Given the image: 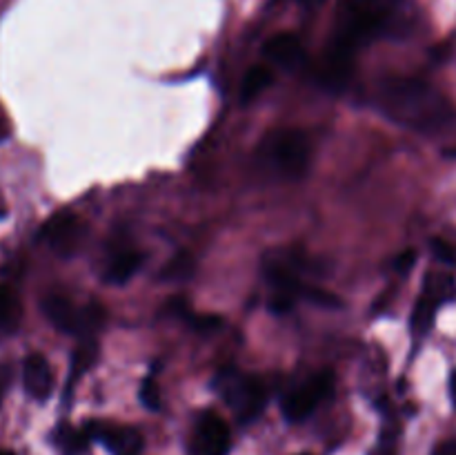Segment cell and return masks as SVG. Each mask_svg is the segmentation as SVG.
<instances>
[{"label": "cell", "mask_w": 456, "mask_h": 455, "mask_svg": "<svg viewBox=\"0 0 456 455\" xmlns=\"http://www.w3.org/2000/svg\"><path fill=\"white\" fill-rule=\"evenodd\" d=\"M89 437L102 442L114 455H141L142 435L132 426H111V424H92Z\"/></svg>", "instance_id": "9"}, {"label": "cell", "mask_w": 456, "mask_h": 455, "mask_svg": "<svg viewBox=\"0 0 456 455\" xmlns=\"http://www.w3.org/2000/svg\"><path fill=\"white\" fill-rule=\"evenodd\" d=\"M141 401L147 406L150 410H159L160 409V393L159 386H156L151 379H145L141 388Z\"/></svg>", "instance_id": "18"}, {"label": "cell", "mask_w": 456, "mask_h": 455, "mask_svg": "<svg viewBox=\"0 0 456 455\" xmlns=\"http://www.w3.org/2000/svg\"><path fill=\"white\" fill-rule=\"evenodd\" d=\"M196 444L203 455H227L232 449V435L225 419L214 410H205L196 422Z\"/></svg>", "instance_id": "8"}, {"label": "cell", "mask_w": 456, "mask_h": 455, "mask_svg": "<svg viewBox=\"0 0 456 455\" xmlns=\"http://www.w3.org/2000/svg\"><path fill=\"white\" fill-rule=\"evenodd\" d=\"M22 386L25 393L36 401H45L52 395L53 373L49 361L40 352H31L22 364Z\"/></svg>", "instance_id": "10"}, {"label": "cell", "mask_w": 456, "mask_h": 455, "mask_svg": "<svg viewBox=\"0 0 456 455\" xmlns=\"http://www.w3.org/2000/svg\"><path fill=\"white\" fill-rule=\"evenodd\" d=\"M43 312L49 324L65 335H83L92 337L94 333L105 324V310L101 303L92 302L87 306L78 308L62 294H49L43 302Z\"/></svg>", "instance_id": "4"}, {"label": "cell", "mask_w": 456, "mask_h": 455, "mask_svg": "<svg viewBox=\"0 0 456 455\" xmlns=\"http://www.w3.org/2000/svg\"><path fill=\"white\" fill-rule=\"evenodd\" d=\"M142 266V254L134 252V250H123V252L116 254L111 259L110 268H107V281L111 284H125L127 279H132L138 272V268Z\"/></svg>", "instance_id": "14"}, {"label": "cell", "mask_w": 456, "mask_h": 455, "mask_svg": "<svg viewBox=\"0 0 456 455\" xmlns=\"http://www.w3.org/2000/svg\"><path fill=\"white\" fill-rule=\"evenodd\" d=\"M214 386L243 422L258 418L267 404V386L254 375L223 370V373H218Z\"/></svg>", "instance_id": "5"}, {"label": "cell", "mask_w": 456, "mask_h": 455, "mask_svg": "<svg viewBox=\"0 0 456 455\" xmlns=\"http://www.w3.org/2000/svg\"><path fill=\"white\" fill-rule=\"evenodd\" d=\"M98 360V346L94 342H85L83 346L76 351L74 360H71V379H78L80 375L87 373Z\"/></svg>", "instance_id": "16"}, {"label": "cell", "mask_w": 456, "mask_h": 455, "mask_svg": "<svg viewBox=\"0 0 456 455\" xmlns=\"http://www.w3.org/2000/svg\"><path fill=\"white\" fill-rule=\"evenodd\" d=\"M435 252L439 254L445 263H454V252L448 248V244H444V241H435Z\"/></svg>", "instance_id": "20"}, {"label": "cell", "mask_w": 456, "mask_h": 455, "mask_svg": "<svg viewBox=\"0 0 456 455\" xmlns=\"http://www.w3.org/2000/svg\"><path fill=\"white\" fill-rule=\"evenodd\" d=\"M22 306L18 294L9 285L0 284V337H9L20 328Z\"/></svg>", "instance_id": "12"}, {"label": "cell", "mask_w": 456, "mask_h": 455, "mask_svg": "<svg viewBox=\"0 0 456 455\" xmlns=\"http://www.w3.org/2000/svg\"><path fill=\"white\" fill-rule=\"evenodd\" d=\"M377 103L387 119L417 132H441L456 119L448 98L417 79H386L379 85Z\"/></svg>", "instance_id": "2"}, {"label": "cell", "mask_w": 456, "mask_h": 455, "mask_svg": "<svg viewBox=\"0 0 456 455\" xmlns=\"http://www.w3.org/2000/svg\"><path fill=\"white\" fill-rule=\"evenodd\" d=\"M310 138L301 129H276L267 134L258 150V161L283 178H298L310 165Z\"/></svg>", "instance_id": "3"}, {"label": "cell", "mask_w": 456, "mask_h": 455, "mask_svg": "<svg viewBox=\"0 0 456 455\" xmlns=\"http://www.w3.org/2000/svg\"><path fill=\"white\" fill-rule=\"evenodd\" d=\"M191 272H194V261H191V257H187V254H178L176 259H172V261L165 266V270L160 272V277L167 281H181V279H187V277H191Z\"/></svg>", "instance_id": "17"}, {"label": "cell", "mask_w": 456, "mask_h": 455, "mask_svg": "<svg viewBox=\"0 0 456 455\" xmlns=\"http://www.w3.org/2000/svg\"><path fill=\"white\" fill-rule=\"evenodd\" d=\"M439 303H441V293H436L435 288H430V285H428V288L423 290L421 297H419L417 308H414V312H412V330H414V333L426 335L428 330L432 328Z\"/></svg>", "instance_id": "13"}, {"label": "cell", "mask_w": 456, "mask_h": 455, "mask_svg": "<svg viewBox=\"0 0 456 455\" xmlns=\"http://www.w3.org/2000/svg\"><path fill=\"white\" fill-rule=\"evenodd\" d=\"M263 54L270 58L274 65L285 67V70H294L303 62L305 58V49L303 43L294 34H276L274 38H270L263 47Z\"/></svg>", "instance_id": "11"}, {"label": "cell", "mask_w": 456, "mask_h": 455, "mask_svg": "<svg viewBox=\"0 0 456 455\" xmlns=\"http://www.w3.org/2000/svg\"><path fill=\"white\" fill-rule=\"evenodd\" d=\"M45 244L58 254V257H71L80 250L85 236H87V226L80 217L71 212H61L45 223L40 232Z\"/></svg>", "instance_id": "7"}, {"label": "cell", "mask_w": 456, "mask_h": 455, "mask_svg": "<svg viewBox=\"0 0 456 455\" xmlns=\"http://www.w3.org/2000/svg\"><path fill=\"white\" fill-rule=\"evenodd\" d=\"M450 391H452V400L456 404V373L452 375V379H450Z\"/></svg>", "instance_id": "22"}, {"label": "cell", "mask_w": 456, "mask_h": 455, "mask_svg": "<svg viewBox=\"0 0 456 455\" xmlns=\"http://www.w3.org/2000/svg\"><path fill=\"white\" fill-rule=\"evenodd\" d=\"M435 455H456V442H445V444H441Z\"/></svg>", "instance_id": "21"}, {"label": "cell", "mask_w": 456, "mask_h": 455, "mask_svg": "<svg viewBox=\"0 0 456 455\" xmlns=\"http://www.w3.org/2000/svg\"><path fill=\"white\" fill-rule=\"evenodd\" d=\"M414 261H417V252H414V250H405V252L396 259L395 266L399 272H410L412 270Z\"/></svg>", "instance_id": "19"}, {"label": "cell", "mask_w": 456, "mask_h": 455, "mask_svg": "<svg viewBox=\"0 0 456 455\" xmlns=\"http://www.w3.org/2000/svg\"><path fill=\"white\" fill-rule=\"evenodd\" d=\"M390 21L392 0H341L332 40L321 67V80L325 87H346L356 52L370 40L379 38Z\"/></svg>", "instance_id": "1"}, {"label": "cell", "mask_w": 456, "mask_h": 455, "mask_svg": "<svg viewBox=\"0 0 456 455\" xmlns=\"http://www.w3.org/2000/svg\"><path fill=\"white\" fill-rule=\"evenodd\" d=\"M272 79H274V76H272L270 67H265V65L252 67V70H249L243 79V87H240V101L243 103L254 101V98H256L263 89L270 87Z\"/></svg>", "instance_id": "15"}, {"label": "cell", "mask_w": 456, "mask_h": 455, "mask_svg": "<svg viewBox=\"0 0 456 455\" xmlns=\"http://www.w3.org/2000/svg\"><path fill=\"white\" fill-rule=\"evenodd\" d=\"M334 393V379L330 373H319L289 391L283 400V415L288 422H303L310 418Z\"/></svg>", "instance_id": "6"}, {"label": "cell", "mask_w": 456, "mask_h": 455, "mask_svg": "<svg viewBox=\"0 0 456 455\" xmlns=\"http://www.w3.org/2000/svg\"><path fill=\"white\" fill-rule=\"evenodd\" d=\"M372 455H395V451L390 449V446H387V449H381V451H374Z\"/></svg>", "instance_id": "23"}]
</instances>
